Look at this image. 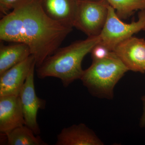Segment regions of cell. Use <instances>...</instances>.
<instances>
[{"mask_svg":"<svg viewBox=\"0 0 145 145\" xmlns=\"http://www.w3.org/2000/svg\"><path fill=\"white\" fill-rule=\"evenodd\" d=\"M72 28L50 18L39 0H23L0 21V40L27 45L38 67L59 48Z\"/></svg>","mask_w":145,"mask_h":145,"instance_id":"1","label":"cell"},{"mask_svg":"<svg viewBox=\"0 0 145 145\" xmlns=\"http://www.w3.org/2000/svg\"><path fill=\"white\" fill-rule=\"evenodd\" d=\"M100 41V36H89L67 46L59 48L36 67L37 76L40 79L58 78L64 87H67L75 80H80L84 71L82 67L83 59Z\"/></svg>","mask_w":145,"mask_h":145,"instance_id":"2","label":"cell"},{"mask_svg":"<svg viewBox=\"0 0 145 145\" xmlns=\"http://www.w3.org/2000/svg\"><path fill=\"white\" fill-rule=\"evenodd\" d=\"M128 71L112 51L105 59L92 61L90 66L84 70L80 80L91 95L112 99L114 87Z\"/></svg>","mask_w":145,"mask_h":145,"instance_id":"3","label":"cell"},{"mask_svg":"<svg viewBox=\"0 0 145 145\" xmlns=\"http://www.w3.org/2000/svg\"><path fill=\"white\" fill-rule=\"evenodd\" d=\"M145 27V9L138 13V20L127 24L121 20L115 9L109 5L106 22L99 35V43L112 51L117 44L143 30Z\"/></svg>","mask_w":145,"mask_h":145,"instance_id":"4","label":"cell"},{"mask_svg":"<svg viewBox=\"0 0 145 145\" xmlns=\"http://www.w3.org/2000/svg\"><path fill=\"white\" fill-rule=\"evenodd\" d=\"M109 5L106 0H78L74 27L88 37L99 36L106 22Z\"/></svg>","mask_w":145,"mask_h":145,"instance_id":"5","label":"cell"},{"mask_svg":"<svg viewBox=\"0 0 145 145\" xmlns=\"http://www.w3.org/2000/svg\"><path fill=\"white\" fill-rule=\"evenodd\" d=\"M36 65L31 68L19 96L23 112L25 125L34 134L39 135L40 129L37 123V114L39 109L45 107L46 101L36 95L34 86V70Z\"/></svg>","mask_w":145,"mask_h":145,"instance_id":"6","label":"cell"},{"mask_svg":"<svg viewBox=\"0 0 145 145\" xmlns=\"http://www.w3.org/2000/svg\"><path fill=\"white\" fill-rule=\"evenodd\" d=\"M112 52L129 71L145 72V39L131 36L117 44Z\"/></svg>","mask_w":145,"mask_h":145,"instance_id":"7","label":"cell"},{"mask_svg":"<svg viewBox=\"0 0 145 145\" xmlns=\"http://www.w3.org/2000/svg\"><path fill=\"white\" fill-rule=\"evenodd\" d=\"M34 65H36L35 58L31 55L0 75V96H19Z\"/></svg>","mask_w":145,"mask_h":145,"instance_id":"8","label":"cell"},{"mask_svg":"<svg viewBox=\"0 0 145 145\" xmlns=\"http://www.w3.org/2000/svg\"><path fill=\"white\" fill-rule=\"evenodd\" d=\"M25 125L19 96H0V132L5 136L18 127Z\"/></svg>","mask_w":145,"mask_h":145,"instance_id":"9","label":"cell"},{"mask_svg":"<svg viewBox=\"0 0 145 145\" xmlns=\"http://www.w3.org/2000/svg\"><path fill=\"white\" fill-rule=\"evenodd\" d=\"M50 18L67 26L74 27L78 0H39Z\"/></svg>","mask_w":145,"mask_h":145,"instance_id":"10","label":"cell"},{"mask_svg":"<svg viewBox=\"0 0 145 145\" xmlns=\"http://www.w3.org/2000/svg\"><path fill=\"white\" fill-rule=\"evenodd\" d=\"M56 145H103L93 130L84 123L63 129L57 135Z\"/></svg>","mask_w":145,"mask_h":145,"instance_id":"11","label":"cell"},{"mask_svg":"<svg viewBox=\"0 0 145 145\" xmlns=\"http://www.w3.org/2000/svg\"><path fill=\"white\" fill-rule=\"evenodd\" d=\"M0 47V75L23 61L31 55L30 48L22 43Z\"/></svg>","mask_w":145,"mask_h":145,"instance_id":"12","label":"cell"},{"mask_svg":"<svg viewBox=\"0 0 145 145\" xmlns=\"http://www.w3.org/2000/svg\"><path fill=\"white\" fill-rule=\"evenodd\" d=\"M8 145H47L26 125L18 127L5 135Z\"/></svg>","mask_w":145,"mask_h":145,"instance_id":"13","label":"cell"},{"mask_svg":"<svg viewBox=\"0 0 145 145\" xmlns=\"http://www.w3.org/2000/svg\"><path fill=\"white\" fill-rule=\"evenodd\" d=\"M121 20L131 17L135 11L145 9V0H106Z\"/></svg>","mask_w":145,"mask_h":145,"instance_id":"14","label":"cell"},{"mask_svg":"<svg viewBox=\"0 0 145 145\" xmlns=\"http://www.w3.org/2000/svg\"><path fill=\"white\" fill-rule=\"evenodd\" d=\"M112 51H110L105 46L98 43L91 50V58L92 61H98L105 59L108 57Z\"/></svg>","mask_w":145,"mask_h":145,"instance_id":"15","label":"cell"},{"mask_svg":"<svg viewBox=\"0 0 145 145\" xmlns=\"http://www.w3.org/2000/svg\"><path fill=\"white\" fill-rule=\"evenodd\" d=\"M23 0H0V10L5 15L9 13L17 3Z\"/></svg>","mask_w":145,"mask_h":145,"instance_id":"16","label":"cell"},{"mask_svg":"<svg viewBox=\"0 0 145 145\" xmlns=\"http://www.w3.org/2000/svg\"><path fill=\"white\" fill-rule=\"evenodd\" d=\"M142 100L143 105V113L142 116L141 117V120H140V125L141 127H145V96H143L142 98Z\"/></svg>","mask_w":145,"mask_h":145,"instance_id":"17","label":"cell"},{"mask_svg":"<svg viewBox=\"0 0 145 145\" xmlns=\"http://www.w3.org/2000/svg\"><path fill=\"white\" fill-rule=\"evenodd\" d=\"M143 30H144V31H145V27H144V29H143Z\"/></svg>","mask_w":145,"mask_h":145,"instance_id":"18","label":"cell"},{"mask_svg":"<svg viewBox=\"0 0 145 145\" xmlns=\"http://www.w3.org/2000/svg\"><path fill=\"white\" fill-rule=\"evenodd\" d=\"M91 1H99V0H91Z\"/></svg>","mask_w":145,"mask_h":145,"instance_id":"19","label":"cell"}]
</instances>
